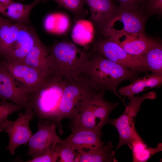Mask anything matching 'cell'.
Here are the masks:
<instances>
[{
  "mask_svg": "<svg viewBox=\"0 0 162 162\" xmlns=\"http://www.w3.org/2000/svg\"><path fill=\"white\" fill-rule=\"evenodd\" d=\"M107 37L94 43L91 51L98 53L124 67L138 73L148 71L142 56H134L128 53L110 37Z\"/></svg>",
  "mask_w": 162,
  "mask_h": 162,
  "instance_id": "cell-7",
  "label": "cell"
},
{
  "mask_svg": "<svg viewBox=\"0 0 162 162\" xmlns=\"http://www.w3.org/2000/svg\"><path fill=\"white\" fill-rule=\"evenodd\" d=\"M72 133L65 140L80 155L91 154L105 146V142L101 140V132L81 130Z\"/></svg>",
  "mask_w": 162,
  "mask_h": 162,
  "instance_id": "cell-12",
  "label": "cell"
},
{
  "mask_svg": "<svg viewBox=\"0 0 162 162\" xmlns=\"http://www.w3.org/2000/svg\"><path fill=\"white\" fill-rule=\"evenodd\" d=\"M133 162H146L156 153L162 151V144L156 148H148L134 128L131 143Z\"/></svg>",
  "mask_w": 162,
  "mask_h": 162,
  "instance_id": "cell-21",
  "label": "cell"
},
{
  "mask_svg": "<svg viewBox=\"0 0 162 162\" xmlns=\"http://www.w3.org/2000/svg\"><path fill=\"white\" fill-rule=\"evenodd\" d=\"M14 1L13 0H0V4L7 6Z\"/></svg>",
  "mask_w": 162,
  "mask_h": 162,
  "instance_id": "cell-32",
  "label": "cell"
},
{
  "mask_svg": "<svg viewBox=\"0 0 162 162\" xmlns=\"http://www.w3.org/2000/svg\"><path fill=\"white\" fill-rule=\"evenodd\" d=\"M0 63L23 88L27 96L35 90L47 77L22 62H14L5 59Z\"/></svg>",
  "mask_w": 162,
  "mask_h": 162,
  "instance_id": "cell-11",
  "label": "cell"
},
{
  "mask_svg": "<svg viewBox=\"0 0 162 162\" xmlns=\"http://www.w3.org/2000/svg\"><path fill=\"white\" fill-rule=\"evenodd\" d=\"M38 131L32 136L27 145L26 154L33 158L54 149L60 139L57 135V124L47 120H39Z\"/></svg>",
  "mask_w": 162,
  "mask_h": 162,
  "instance_id": "cell-10",
  "label": "cell"
},
{
  "mask_svg": "<svg viewBox=\"0 0 162 162\" xmlns=\"http://www.w3.org/2000/svg\"><path fill=\"white\" fill-rule=\"evenodd\" d=\"M25 109V112L19 113L16 120L13 121L8 120L1 127V132L4 130L8 135L9 142L7 149L12 155L19 146L27 144L32 135L29 123L33 117L34 112L30 106Z\"/></svg>",
  "mask_w": 162,
  "mask_h": 162,
  "instance_id": "cell-9",
  "label": "cell"
},
{
  "mask_svg": "<svg viewBox=\"0 0 162 162\" xmlns=\"http://www.w3.org/2000/svg\"><path fill=\"white\" fill-rule=\"evenodd\" d=\"M22 62L35 68L45 76L52 74L49 65L48 47L39 38Z\"/></svg>",
  "mask_w": 162,
  "mask_h": 162,
  "instance_id": "cell-17",
  "label": "cell"
},
{
  "mask_svg": "<svg viewBox=\"0 0 162 162\" xmlns=\"http://www.w3.org/2000/svg\"><path fill=\"white\" fill-rule=\"evenodd\" d=\"M25 108L23 106L9 102L7 101H0V132L2 125L8 120L10 115Z\"/></svg>",
  "mask_w": 162,
  "mask_h": 162,
  "instance_id": "cell-28",
  "label": "cell"
},
{
  "mask_svg": "<svg viewBox=\"0 0 162 162\" xmlns=\"http://www.w3.org/2000/svg\"><path fill=\"white\" fill-rule=\"evenodd\" d=\"M66 85L65 78L52 73L28 95L30 106L39 120L54 122Z\"/></svg>",
  "mask_w": 162,
  "mask_h": 162,
  "instance_id": "cell-3",
  "label": "cell"
},
{
  "mask_svg": "<svg viewBox=\"0 0 162 162\" xmlns=\"http://www.w3.org/2000/svg\"><path fill=\"white\" fill-rule=\"evenodd\" d=\"M48 50L52 73L66 78L82 74L92 54L67 40L56 41Z\"/></svg>",
  "mask_w": 162,
  "mask_h": 162,
  "instance_id": "cell-2",
  "label": "cell"
},
{
  "mask_svg": "<svg viewBox=\"0 0 162 162\" xmlns=\"http://www.w3.org/2000/svg\"><path fill=\"white\" fill-rule=\"evenodd\" d=\"M2 59L1 57H0V62L2 61Z\"/></svg>",
  "mask_w": 162,
  "mask_h": 162,
  "instance_id": "cell-35",
  "label": "cell"
},
{
  "mask_svg": "<svg viewBox=\"0 0 162 162\" xmlns=\"http://www.w3.org/2000/svg\"><path fill=\"white\" fill-rule=\"evenodd\" d=\"M20 0V1L21 2H24V0Z\"/></svg>",
  "mask_w": 162,
  "mask_h": 162,
  "instance_id": "cell-36",
  "label": "cell"
},
{
  "mask_svg": "<svg viewBox=\"0 0 162 162\" xmlns=\"http://www.w3.org/2000/svg\"><path fill=\"white\" fill-rule=\"evenodd\" d=\"M70 24L67 15L58 13L48 15L45 20L44 26L46 30L50 32L63 34L68 30Z\"/></svg>",
  "mask_w": 162,
  "mask_h": 162,
  "instance_id": "cell-24",
  "label": "cell"
},
{
  "mask_svg": "<svg viewBox=\"0 0 162 162\" xmlns=\"http://www.w3.org/2000/svg\"><path fill=\"white\" fill-rule=\"evenodd\" d=\"M162 84V75L152 74L135 79L130 84L121 87L118 93L129 98L134 94L153 88H159Z\"/></svg>",
  "mask_w": 162,
  "mask_h": 162,
  "instance_id": "cell-18",
  "label": "cell"
},
{
  "mask_svg": "<svg viewBox=\"0 0 162 162\" xmlns=\"http://www.w3.org/2000/svg\"><path fill=\"white\" fill-rule=\"evenodd\" d=\"M146 16L142 9L119 6L109 22L103 36L107 37L123 33H144Z\"/></svg>",
  "mask_w": 162,
  "mask_h": 162,
  "instance_id": "cell-8",
  "label": "cell"
},
{
  "mask_svg": "<svg viewBox=\"0 0 162 162\" xmlns=\"http://www.w3.org/2000/svg\"><path fill=\"white\" fill-rule=\"evenodd\" d=\"M7 19H8L4 18L0 16V24L6 21L7 20Z\"/></svg>",
  "mask_w": 162,
  "mask_h": 162,
  "instance_id": "cell-34",
  "label": "cell"
},
{
  "mask_svg": "<svg viewBox=\"0 0 162 162\" xmlns=\"http://www.w3.org/2000/svg\"><path fill=\"white\" fill-rule=\"evenodd\" d=\"M7 6H5L0 4V13L4 15Z\"/></svg>",
  "mask_w": 162,
  "mask_h": 162,
  "instance_id": "cell-33",
  "label": "cell"
},
{
  "mask_svg": "<svg viewBox=\"0 0 162 162\" xmlns=\"http://www.w3.org/2000/svg\"><path fill=\"white\" fill-rule=\"evenodd\" d=\"M128 53L142 56L157 42L144 33H123L109 36Z\"/></svg>",
  "mask_w": 162,
  "mask_h": 162,
  "instance_id": "cell-15",
  "label": "cell"
},
{
  "mask_svg": "<svg viewBox=\"0 0 162 162\" xmlns=\"http://www.w3.org/2000/svg\"><path fill=\"white\" fill-rule=\"evenodd\" d=\"M118 1L121 7L135 9H142L146 0H112Z\"/></svg>",
  "mask_w": 162,
  "mask_h": 162,
  "instance_id": "cell-31",
  "label": "cell"
},
{
  "mask_svg": "<svg viewBox=\"0 0 162 162\" xmlns=\"http://www.w3.org/2000/svg\"><path fill=\"white\" fill-rule=\"evenodd\" d=\"M58 155L54 149L35 157L26 162H56L58 160Z\"/></svg>",
  "mask_w": 162,
  "mask_h": 162,
  "instance_id": "cell-29",
  "label": "cell"
},
{
  "mask_svg": "<svg viewBox=\"0 0 162 162\" xmlns=\"http://www.w3.org/2000/svg\"><path fill=\"white\" fill-rule=\"evenodd\" d=\"M25 24L15 22L10 19L0 24V57L6 58L7 52L16 39Z\"/></svg>",
  "mask_w": 162,
  "mask_h": 162,
  "instance_id": "cell-19",
  "label": "cell"
},
{
  "mask_svg": "<svg viewBox=\"0 0 162 162\" xmlns=\"http://www.w3.org/2000/svg\"><path fill=\"white\" fill-rule=\"evenodd\" d=\"M138 73L98 53L92 52L82 74L88 78L95 89L103 92L109 90L124 102L117 91V87L123 81H133L137 77Z\"/></svg>",
  "mask_w": 162,
  "mask_h": 162,
  "instance_id": "cell-1",
  "label": "cell"
},
{
  "mask_svg": "<svg viewBox=\"0 0 162 162\" xmlns=\"http://www.w3.org/2000/svg\"><path fill=\"white\" fill-rule=\"evenodd\" d=\"M54 150L57 154L60 162H79L80 154L66 141L61 140L56 144Z\"/></svg>",
  "mask_w": 162,
  "mask_h": 162,
  "instance_id": "cell-26",
  "label": "cell"
},
{
  "mask_svg": "<svg viewBox=\"0 0 162 162\" xmlns=\"http://www.w3.org/2000/svg\"><path fill=\"white\" fill-rule=\"evenodd\" d=\"M45 2L48 0H41ZM57 3L59 6L64 8L73 14L76 22L82 19L88 14L87 10L84 8V0H52Z\"/></svg>",
  "mask_w": 162,
  "mask_h": 162,
  "instance_id": "cell-27",
  "label": "cell"
},
{
  "mask_svg": "<svg viewBox=\"0 0 162 162\" xmlns=\"http://www.w3.org/2000/svg\"><path fill=\"white\" fill-rule=\"evenodd\" d=\"M146 67L153 74L162 75V46L157 42L142 56Z\"/></svg>",
  "mask_w": 162,
  "mask_h": 162,
  "instance_id": "cell-23",
  "label": "cell"
},
{
  "mask_svg": "<svg viewBox=\"0 0 162 162\" xmlns=\"http://www.w3.org/2000/svg\"><path fill=\"white\" fill-rule=\"evenodd\" d=\"M25 24L18 36L8 49L5 59L21 62L26 58L39 38L32 28Z\"/></svg>",
  "mask_w": 162,
  "mask_h": 162,
  "instance_id": "cell-14",
  "label": "cell"
},
{
  "mask_svg": "<svg viewBox=\"0 0 162 162\" xmlns=\"http://www.w3.org/2000/svg\"><path fill=\"white\" fill-rule=\"evenodd\" d=\"M72 38L76 44L81 46L89 44L94 36L93 25L91 22L83 19L76 21L72 32Z\"/></svg>",
  "mask_w": 162,
  "mask_h": 162,
  "instance_id": "cell-22",
  "label": "cell"
},
{
  "mask_svg": "<svg viewBox=\"0 0 162 162\" xmlns=\"http://www.w3.org/2000/svg\"><path fill=\"white\" fill-rule=\"evenodd\" d=\"M65 79L66 86L53 119L59 129L60 121L67 118L71 121L80 109L91 101L98 91L82 74Z\"/></svg>",
  "mask_w": 162,
  "mask_h": 162,
  "instance_id": "cell-4",
  "label": "cell"
},
{
  "mask_svg": "<svg viewBox=\"0 0 162 162\" xmlns=\"http://www.w3.org/2000/svg\"><path fill=\"white\" fill-rule=\"evenodd\" d=\"M111 142L105 145L103 149L90 154L80 155L79 162H116L115 152Z\"/></svg>",
  "mask_w": 162,
  "mask_h": 162,
  "instance_id": "cell-25",
  "label": "cell"
},
{
  "mask_svg": "<svg viewBox=\"0 0 162 162\" xmlns=\"http://www.w3.org/2000/svg\"><path fill=\"white\" fill-rule=\"evenodd\" d=\"M147 11L151 14H161L162 0H146L144 4Z\"/></svg>",
  "mask_w": 162,
  "mask_h": 162,
  "instance_id": "cell-30",
  "label": "cell"
},
{
  "mask_svg": "<svg viewBox=\"0 0 162 162\" xmlns=\"http://www.w3.org/2000/svg\"><path fill=\"white\" fill-rule=\"evenodd\" d=\"M0 99L10 100L13 103L30 106L27 96L24 90L18 84L5 67L0 62Z\"/></svg>",
  "mask_w": 162,
  "mask_h": 162,
  "instance_id": "cell-13",
  "label": "cell"
},
{
  "mask_svg": "<svg viewBox=\"0 0 162 162\" xmlns=\"http://www.w3.org/2000/svg\"></svg>",
  "mask_w": 162,
  "mask_h": 162,
  "instance_id": "cell-37",
  "label": "cell"
},
{
  "mask_svg": "<svg viewBox=\"0 0 162 162\" xmlns=\"http://www.w3.org/2000/svg\"><path fill=\"white\" fill-rule=\"evenodd\" d=\"M104 93L97 91L91 101L78 112L69 124L72 132L81 130L101 132L109 119L110 113L118 105L105 100Z\"/></svg>",
  "mask_w": 162,
  "mask_h": 162,
  "instance_id": "cell-5",
  "label": "cell"
},
{
  "mask_svg": "<svg viewBox=\"0 0 162 162\" xmlns=\"http://www.w3.org/2000/svg\"><path fill=\"white\" fill-rule=\"evenodd\" d=\"M157 97L155 92L152 91L141 96L130 97L128 105L126 106L122 114L115 119H110L107 124H111L117 129L119 141L116 149L124 145H127L131 149V143L134 128L135 119L142 102L146 99L153 100Z\"/></svg>",
  "mask_w": 162,
  "mask_h": 162,
  "instance_id": "cell-6",
  "label": "cell"
},
{
  "mask_svg": "<svg viewBox=\"0 0 162 162\" xmlns=\"http://www.w3.org/2000/svg\"><path fill=\"white\" fill-rule=\"evenodd\" d=\"M112 0H84L89 8L91 19L100 33L103 35L117 7Z\"/></svg>",
  "mask_w": 162,
  "mask_h": 162,
  "instance_id": "cell-16",
  "label": "cell"
},
{
  "mask_svg": "<svg viewBox=\"0 0 162 162\" xmlns=\"http://www.w3.org/2000/svg\"><path fill=\"white\" fill-rule=\"evenodd\" d=\"M41 2V0H34L32 3L26 4L14 1L7 6L4 15L15 22L28 24L31 11Z\"/></svg>",
  "mask_w": 162,
  "mask_h": 162,
  "instance_id": "cell-20",
  "label": "cell"
}]
</instances>
